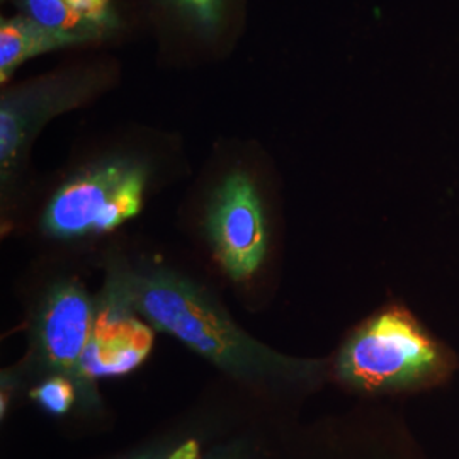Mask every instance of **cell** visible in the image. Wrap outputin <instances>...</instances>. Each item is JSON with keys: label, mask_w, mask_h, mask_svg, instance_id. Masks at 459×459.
Returning <instances> with one entry per match:
<instances>
[{"label": "cell", "mask_w": 459, "mask_h": 459, "mask_svg": "<svg viewBox=\"0 0 459 459\" xmlns=\"http://www.w3.org/2000/svg\"><path fill=\"white\" fill-rule=\"evenodd\" d=\"M79 45L74 38L49 31L28 16L2 19L0 24V82L5 83L17 66L53 49Z\"/></svg>", "instance_id": "cell-8"}, {"label": "cell", "mask_w": 459, "mask_h": 459, "mask_svg": "<svg viewBox=\"0 0 459 459\" xmlns=\"http://www.w3.org/2000/svg\"><path fill=\"white\" fill-rule=\"evenodd\" d=\"M96 308L77 282L58 284L49 293L39 318V339L49 364L74 373L94 327Z\"/></svg>", "instance_id": "cell-7"}, {"label": "cell", "mask_w": 459, "mask_h": 459, "mask_svg": "<svg viewBox=\"0 0 459 459\" xmlns=\"http://www.w3.org/2000/svg\"><path fill=\"white\" fill-rule=\"evenodd\" d=\"M145 186L143 165L126 159L96 165L51 197L43 227L58 238L111 231L140 213Z\"/></svg>", "instance_id": "cell-3"}, {"label": "cell", "mask_w": 459, "mask_h": 459, "mask_svg": "<svg viewBox=\"0 0 459 459\" xmlns=\"http://www.w3.org/2000/svg\"><path fill=\"white\" fill-rule=\"evenodd\" d=\"M184 21L203 33H213L221 24L229 0H165Z\"/></svg>", "instance_id": "cell-10"}, {"label": "cell", "mask_w": 459, "mask_h": 459, "mask_svg": "<svg viewBox=\"0 0 459 459\" xmlns=\"http://www.w3.org/2000/svg\"><path fill=\"white\" fill-rule=\"evenodd\" d=\"M91 91L89 77H48L2 96L0 170L4 186L16 172L34 133L49 117L81 104Z\"/></svg>", "instance_id": "cell-5"}, {"label": "cell", "mask_w": 459, "mask_h": 459, "mask_svg": "<svg viewBox=\"0 0 459 459\" xmlns=\"http://www.w3.org/2000/svg\"><path fill=\"white\" fill-rule=\"evenodd\" d=\"M134 312L121 279L116 278L96 308L92 333L77 368L82 377H121L147 358L153 330Z\"/></svg>", "instance_id": "cell-6"}, {"label": "cell", "mask_w": 459, "mask_h": 459, "mask_svg": "<svg viewBox=\"0 0 459 459\" xmlns=\"http://www.w3.org/2000/svg\"><path fill=\"white\" fill-rule=\"evenodd\" d=\"M443 361L441 349L407 308L390 307L369 318L345 344L339 371L364 390L405 385Z\"/></svg>", "instance_id": "cell-2"}, {"label": "cell", "mask_w": 459, "mask_h": 459, "mask_svg": "<svg viewBox=\"0 0 459 459\" xmlns=\"http://www.w3.org/2000/svg\"><path fill=\"white\" fill-rule=\"evenodd\" d=\"M169 459H201L199 456V446L196 441H187V443L181 444Z\"/></svg>", "instance_id": "cell-12"}, {"label": "cell", "mask_w": 459, "mask_h": 459, "mask_svg": "<svg viewBox=\"0 0 459 459\" xmlns=\"http://www.w3.org/2000/svg\"><path fill=\"white\" fill-rule=\"evenodd\" d=\"M22 9V16H28L55 33L65 34L77 43H85L100 38L94 28H91L79 16L66 0H17Z\"/></svg>", "instance_id": "cell-9"}, {"label": "cell", "mask_w": 459, "mask_h": 459, "mask_svg": "<svg viewBox=\"0 0 459 459\" xmlns=\"http://www.w3.org/2000/svg\"><path fill=\"white\" fill-rule=\"evenodd\" d=\"M36 402H39L47 411L51 413H65L74 403V386L64 377H55L45 381L41 386H38L31 394Z\"/></svg>", "instance_id": "cell-11"}, {"label": "cell", "mask_w": 459, "mask_h": 459, "mask_svg": "<svg viewBox=\"0 0 459 459\" xmlns=\"http://www.w3.org/2000/svg\"><path fill=\"white\" fill-rule=\"evenodd\" d=\"M121 279L134 310L197 354L240 377L267 373L284 361L233 324L196 284L164 269Z\"/></svg>", "instance_id": "cell-1"}, {"label": "cell", "mask_w": 459, "mask_h": 459, "mask_svg": "<svg viewBox=\"0 0 459 459\" xmlns=\"http://www.w3.org/2000/svg\"><path fill=\"white\" fill-rule=\"evenodd\" d=\"M208 231L214 254L230 278H250L267 252L263 201L246 172L229 176L214 193Z\"/></svg>", "instance_id": "cell-4"}]
</instances>
